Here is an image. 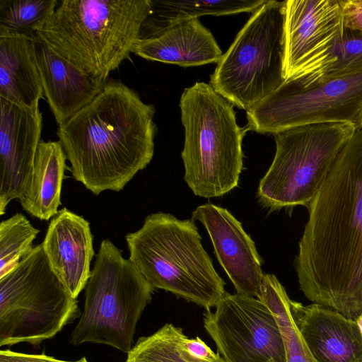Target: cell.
<instances>
[{"label":"cell","mask_w":362,"mask_h":362,"mask_svg":"<svg viewBox=\"0 0 362 362\" xmlns=\"http://www.w3.org/2000/svg\"><path fill=\"white\" fill-rule=\"evenodd\" d=\"M109 239L103 240L85 288L84 308L70 342L103 344L128 353L155 288Z\"/></svg>","instance_id":"cell-6"},{"label":"cell","mask_w":362,"mask_h":362,"mask_svg":"<svg viewBox=\"0 0 362 362\" xmlns=\"http://www.w3.org/2000/svg\"><path fill=\"white\" fill-rule=\"evenodd\" d=\"M361 127H362V108H361V112H360L358 122V125H357L356 129L359 128Z\"/></svg>","instance_id":"cell-30"},{"label":"cell","mask_w":362,"mask_h":362,"mask_svg":"<svg viewBox=\"0 0 362 362\" xmlns=\"http://www.w3.org/2000/svg\"><path fill=\"white\" fill-rule=\"evenodd\" d=\"M362 108V71L308 88L284 82L246 112L247 127L275 134L313 124L349 122L357 127Z\"/></svg>","instance_id":"cell-10"},{"label":"cell","mask_w":362,"mask_h":362,"mask_svg":"<svg viewBox=\"0 0 362 362\" xmlns=\"http://www.w3.org/2000/svg\"><path fill=\"white\" fill-rule=\"evenodd\" d=\"M43 89L35 54V35L0 30V98L25 107H39Z\"/></svg>","instance_id":"cell-19"},{"label":"cell","mask_w":362,"mask_h":362,"mask_svg":"<svg viewBox=\"0 0 362 362\" xmlns=\"http://www.w3.org/2000/svg\"><path fill=\"white\" fill-rule=\"evenodd\" d=\"M268 362H275V361L272 359V360L269 361Z\"/></svg>","instance_id":"cell-31"},{"label":"cell","mask_w":362,"mask_h":362,"mask_svg":"<svg viewBox=\"0 0 362 362\" xmlns=\"http://www.w3.org/2000/svg\"><path fill=\"white\" fill-rule=\"evenodd\" d=\"M66 159L59 141L41 140L28 188L19 200L23 209L32 216L49 221L58 214Z\"/></svg>","instance_id":"cell-20"},{"label":"cell","mask_w":362,"mask_h":362,"mask_svg":"<svg viewBox=\"0 0 362 362\" xmlns=\"http://www.w3.org/2000/svg\"><path fill=\"white\" fill-rule=\"evenodd\" d=\"M267 0H151V11L144 22L141 39L202 16L253 13Z\"/></svg>","instance_id":"cell-21"},{"label":"cell","mask_w":362,"mask_h":362,"mask_svg":"<svg viewBox=\"0 0 362 362\" xmlns=\"http://www.w3.org/2000/svg\"><path fill=\"white\" fill-rule=\"evenodd\" d=\"M0 362H88V361L86 357H82L76 361H66L56 359L43 354H26L7 349L0 351Z\"/></svg>","instance_id":"cell-28"},{"label":"cell","mask_w":362,"mask_h":362,"mask_svg":"<svg viewBox=\"0 0 362 362\" xmlns=\"http://www.w3.org/2000/svg\"><path fill=\"white\" fill-rule=\"evenodd\" d=\"M285 4L267 0L254 11L210 76V86L246 112L285 81Z\"/></svg>","instance_id":"cell-9"},{"label":"cell","mask_w":362,"mask_h":362,"mask_svg":"<svg viewBox=\"0 0 362 362\" xmlns=\"http://www.w3.org/2000/svg\"><path fill=\"white\" fill-rule=\"evenodd\" d=\"M93 240L89 222L64 207L52 218L42 243L52 270L74 298L90 276Z\"/></svg>","instance_id":"cell-15"},{"label":"cell","mask_w":362,"mask_h":362,"mask_svg":"<svg viewBox=\"0 0 362 362\" xmlns=\"http://www.w3.org/2000/svg\"><path fill=\"white\" fill-rule=\"evenodd\" d=\"M192 218L200 221L214 253L236 293L259 298L264 274L254 241L226 209L208 203L197 207Z\"/></svg>","instance_id":"cell-14"},{"label":"cell","mask_w":362,"mask_h":362,"mask_svg":"<svg viewBox=\"0 0 362 362\" xmlns=\"http://www.w3.org/2000/svg\"><path fill=\"white\" fill-rule=\"evenodd\" d=\"M203 322L226 362H286L282 336L270 309L257 298L226 293Z\"/></svg>","instance_id":"cell-11"},{"label":"cell","mask_w":362,"mask_h":362,"mask_svg":"<svg viewBox=\"0 0 362 362\" xmlns=\"http://www.w3.org/2000/svg\"><path fill=\"white\" fill-rule=\"evenodd\" d=\"M132 53L147 60L185 67L218 63L223 54L211 32L198 18L140 39Z\"/></svg>","instance_id":"cell-18"},{"label":"cell","mask_w":362,"mask_h":362,"mask_svg":"<svg viewBox=\"0 0 362 362\" xmlns=\"http://www.w3.org/2000/svg\"><path fill=\"white\" fill-rule=\"evenodd\" d=\"M346 30L362 34V0H339Z\"/></svg>","instance_id":"cell-27"},{"label":"cell","mask_w":362,"mask_h":362,"mask_svg":"<svg viewBox=\"0 0 362 362\" xmlns=\"http://www.w3.org/2000/svg\"><path fill=\"white\" fill-rule=\"evenodd\" d=\"M362 71V34L346 30L330 52L302 71L284 81L300 88Z\"/></svg>","instance_id":"cell-22"},{"label":"cell","mask_w":362,"mask_h":362,"mask_svg":"<svg viewBox=\"0 0 362 362\" xmlns=\"http://www.w3.org/2000/svg\"><path fill=\"white\" fill-rule=\"evenodd\" d=\"M356 129L352 123L330 122L274 134L276 153L259 184V204L270 212L308 208Z\"/></svg>","instance_id":"cell-8"},{"label":"cell","mask_w":362,"mask_h":362,"mask_svg":"<svg viewBox=\"0 0 362 362\" xmlns=\"http://www.w3.org/2000/svg\"><path fill=\"white\" fill-rule=\"evenodd\" d=\"M129 259L156 288L210 310L226 293L203 247L192 218L170 214L147 216L138 230L125 236Z\"/></svg>","instance_id":"cell-4"},{"label":"cell","mask_w":362,"mask_h":362,"mask_svg":"<svg viewBox=\"0 0 362 362\" xmlns=\"http://www.w3.org/2000/svg\"><path fill=\"white\" fill-rule=\"evenodd\" d=\"M40 230L22 214L17 213L0 223V278L13 270L34 247Z\"/></svg>","instance_id":"cell-26"},{"label":"cell","mask_w":362,"mask_h":362,"mask_svg":"<svg viewBox=\"0 0 362 362\" xmlns=\"http://www.w3.org/2000/svg\"><path fill=\"white\" fill-rule=\"evenodd\" d=\"M179 105L185 128L184 180L197 196L227 194L238 185L242 143L250 128L238 126L234 105L204 82L185 88Z\"/></svg>","instance_id":"cell-5"},{"label":"cell","mask_w":362,"mask_h":362,"mask_svg":"<svg viewBox=\"0 0 362 362\" xmlns=\"http://www.w3.org/2000/svg\"><path fill=\"white\" fill-rule=\"evenodd\" d=\"M356 322L360 329V331L362 334V315H360L356 320Z\"/></svg>","instance_id":"cell-29"},{"label":"cell","mask_w":362,"mask_h":362,"mask_svg":"<svg viewBox=\"0 0 362 362\" xmlns=\"http://www.w3.org/2000/svg\"><path fill=\"white\" fill-rule=\"evenodd\" d=\"M259 299L267 305L278 322L286 362H317L293 320L290 298L274 275L264 274Z\"/></svg>","instance_id":"cell-23"},{"label":"cell","mask_w":362,"mask_h":362,"mask_svg":"<svg viewBox=\"0 0 362 362\" xmlns=\"http://www.w3.org/2000/svg\"><path fill=\"white\" fill-rule=\"evenodd\" d=\"M345 32L339 0H286L285 81L328 54Z\"/></svg>","instance_id":"cell-12"},{"label":"cell","mask_w":362,"mask_h":362,"mask_svg":"<svg viewBox=\"0 0 362 362\" xmlns=\"http://www.w3.org/2000/svg\"><path fill=\"white\" fill-rule=\"evenodd\" d=\"M42 129L39 107H25L0 98V215L28 188Z\"/></svg>","instance_id":"cell-13"},{"label":"cell","mask_w":362,"mask_h":362,"mask_svg":"<svg viewBox=\"0 0 362 362\" xmlns=\"http://www.w3.org/2000/svg\"><path fill=\"white\" fill-rule=\"evenodd\" d=\"M35 54L44 95L58 127L89 104L107 81L79 69L36 35Z\"/></svg>","instance_id":"cell-17"},{"label":"cell","mask_w":362,"mask_h":362,"mask_svg":"<svg viewBox=\"0 0 362 362\" xmlns=\"http://www.w3.org/2000/svg\"><path fill=\"white\" fill-rule=\"evenodd\" d=\"M151 0H60L35 33L57 54L107 81L141 39Z\"/></svg>","instance_id":"cell-3"},{"label":"cell","mask_w":362,"mask_h":362,"mask_svg":"<svg viewBox=\"0 0 362 362\" xmlns=\"http://www.w3.org/2000/svg\"><path fill=\"white\" fill-rule=\"evenodd\" d=\"M57 4L58 0H0V30L35 35Z\"/></svg>","instance_id":"cell-25"},{"label":"cell","mask_w":362,"mask_h":362,"mask_svg":"<svg viewBox=\"0 0 362 362\" xmlns=\"http://www.w3.org/2000/svg\"><path fill=\"white\" fill-rule=\"evenodd\" d=\"M80 314L76 298L52 270L42 243L0 278L1 346H38Z\"/></svg>","instance_id":"cell-7"},{"label":"cell","mask_w":362,"mask_h":362,"mask_svg":"<svg viewBox=\"0 0 362 362\" xmlns=\"http://www.w3.org/2000/svg\"><path fill=\"white\" fill-rule=\"evenodd\" d=\"M187 338L182 328L166 323L151 335L140 337L125 362H226L221 356L205 361L193 355L186 346Z\"/></svg>","instance_id":"cell-24"},{"label":"cell","mask_w":362,"mask_h":362,"mask_svg":"<svg viewBox=\"0 0 362 362\" xmlns=\"http://www.w3.org/2000/svg\"><path fill=\"white\" fill-rule=\"evenodd\" d=\"M155 112L134 89L107 81L89 104L58 127L74 178L95 195L122 190L153 158Z\"/></svg>","instance_id":"cell-2"},{"label":"cell","mask_w":362,"mask_h":362,"mask_svg":"<svg viewBox=\"0 0 362 362\" xmlns=\"http://www.w3.org/2000/svg\"><path fill=\"white\" fill-rule=\"evenodd\" d=\"M307 209L294 261L300 289L313 303L356 320L362 315V127Z\"/></svg>","instance_id":"cell-1"},{"label":"cell","mask_w":362,"mask_h":362,"mask_svg":"<svg viewBox=\"0 0 362 362\" xmlns=\"http://www.w3.org/2000/svg\"><path fill=\"white\" fill-rule=\"evenodd\" d=\"M290 312L317 362H362V334L356 320L319 304L289 301Z\"/></svg>","instance_id":"cell-16"}]
</instances>
